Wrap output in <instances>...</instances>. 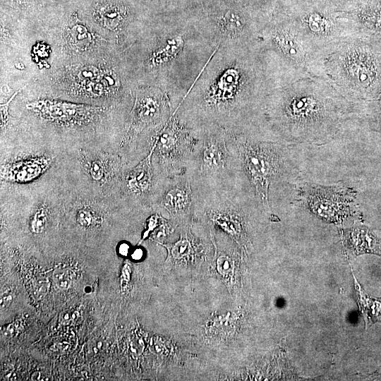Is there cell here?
I'll list each match as a JSON object with an SVG mask.
<instances>
[{"label": "cell", "instance_id": "6da1fadb", "mask_svg": "<svg viewBox=\"0 0 381 381\" xmlns=\"http://www.w3.org/2000/svg\"><path fill=\"white\" fill-rule=\"evenodd\" d=\"M289 81L258 42L219 47L174 112L194 128L217 126L231 134L248 133L269 94Z\"/></svg>", "mask_w": 381, "mask_h": 381}, {"label": "cell", "instance_id": "7a4b0ae2", "mask_svg": "<svg viewBox=\"0 0 381 381\" xmlns=\"http://www.w3.org/2000/svg\"><path fill=\"white\" fill-rule=\"evenodd\" d=\"M359 104L347 99L325 79L307 75L272 90L250 135L274 142L327 140L340 131Z\"/></svg>", "mask_w": 381, "mask_h": 381}, {"label": "cell", "instance_id": "3957f363", "mask_svg": "<svg viewBox=\"0 0 381 381\" xmlns=\"http://www.w3.org/2000/svg\"><path fill=\"white\" fill-rule=\"evenodd\" d=\"M150 37L138 67L150 85L169 93L176 109L217 48L202 35L194 17L172 16Z\"/></svg>", "mask_w": 381, "mask_h": 381}, {"label": "cell", "instance_id": "277c9868", "mask_svg": "<svg viewBox=\"0 0 381 381\" xmlns=\"http://www.w3.org/2000/svg\"><path fill=\"white\" fill-rule=\"evenodd\" d=\"M312 75L356 103L381 100V35L357 28L320 52Z\"/></svg>", "mask_w": 381, "mask_h": 381}, {"label": "cell", "instance_id": "5b68a950", "mask_svg": "<svg viewBox=\"0 0 381 381\" xmlns=\"http://www.w3.org/2000/svg\"><path fill=\"white\" fill-rule=\"evenodd\" d=\"M187 174L196 191L222 190L244 179L232 134L217 126L197 129Z\"/></svg>", "mask_w": 381, "mask_h": 381}, {"label": "cell", "instance_id": "8992f818", "mask_svg": "<svg viewBox=\"0 0 381 381\" xmlns=\"http://www.w3.org/2000/svg\"><path fill=\"white\" fill-rule=\"evenodd\" d=\"M258 42L293 80L312 75L321 51L291 18H272L262 26Z\"/></svg>", "mask_w": 381, "mask_h": 381}, {"label": "cell", "instance_id": "52a82bcc", "mask_svg": "<svg viewBox=\"0 0 381 381\" xmlns=\"http://www.w3.org/2000/svg\"><path fill=\"white\" fill-rule=\"evenodd\" d=\"M197 129L173 112L167 122L147 133L144 147L157 176L172 177L186 172Z\"/></svg>", "mask_w": 381, "mask_h": 381}, {"label": "cell", "instance_id": "ba28073f", "mask_svg": "<svg viewBox=\"0 0 381 381\" xmlns=\"http://www.w3.org/2000/svg\"><path fill=\"white\" fill-rule=\"evenodd\" d=\"M194 18L200 32L214 48L253 44L263 26L249 11L228 0L205 8Z\"/></svg>", "mask_w": 381, "mask_h": 381}, {"label": "cell", "instance_id": "9c48e42d", "mask_svg": "<svg viewBox=\"0 0 381 381\" xmlns=\"http://www.w3.org/2000/svg\"><path fill=\"white\" fill-rule=\"evenodd\" d=\"M238 149L241 171L264 210H269L270 187L283 173L284 157L277 142L246 133L232 134Z\"/></svg>", "mask_w": 381, "mask_h": 381}, {"label": "cell", "instance_id": "30bf717a", "mask_svg": "<svg viewBox=\"0 0 381 381\" xmlns=\"http://www.w3.org/2000/svg\"><path fill=\"white\" fill-rule=\"evenodd\" d=\"M174 111L167 91L155 85H137L123 143L136 150L143 137L167 122Z\"/></svg>", "mask_w": 381, "mask_h": 381}, {"label": "cell", "instance_id": "8fae6325", "mask_svg": "<svg viewBox=\"0 0 381 381\" xmlns=\"http://www.w3.org/2000/svg\"><path fill=\"white\" fill-rule=\"evenodd\" d=\"M300 195L305 207L326 222L341 224L355 214L356 193L349 188L306 184Z\"/></svg>", "mask_w": 381, "mask_h": 381}, {"label": "cell", "instance_id": "7c38bea8", "mask_svg": "<svg viewBox=\"0 0 381 381\" xmlns=\"http://www.w3.org/2000/svg\"><path fill=\"white\" fill-rule=\"evenodd\" d=\"M162 178L157 176L147 155L121 176L123 194L145 208L155 207Z\"/></svg>", "mask_w": 381, "mask_h": 381}, {"label": "cell", "instance_id": "4fadbf2b", "mask_svg": "<svg viewBox=\"0 0 381 381\" xmlns=\"http://www.w3.org/2000/svg\"><path fill=\"white\" fill-rule=\"evenodd\" d=\"M195 190L186 172L172 177L162 178L155 209L164 210L177 223L193 219Z\"/></svg>", "mask_w": 381, "mask_h": 381}, {"label": "cell", "instance_id": "5bb4252c", "mask_svg": "<svg viewBox=\"0 0 381 381\" xmlns=\"http://www.w3.org/2000/svg\"><path fill=\"white\" fill-rule=\"evenodd\" d=\"M293 20L304 35L321 50L358 28L349 19L338 20L318 11H308Z\"/></svg>", "mask_w": 381, "mask_h": 381}, {"label": "cell", "instance_id": "9a60e30c", "mask_svg": "<svg viewBox=\"0 0 381 381\" xmlns=\"http://www.w3.org/2000/svg\"><path fill=\"white\" fill-rule=\"evenodd\" d=\"M27 107L48 121L64 123L87 122L100 110L98 107L50 100L30 102Z\"/></svg>", "mask_w": 381, "mask_h": 381}, {"label": "cell", "instance_id": "2e32d148", "mask_svg": "<svg viewBox=\"0 0 381 381\" xmlns=\"http://www.w3.org/2000/svg\"><path fill=\"white\" fill-rule=\"evenodd\" d=\"M79 159L87 176L100 186L116 179L123 167L121 157L101 152L80 150Z\"/></svg>", "mask_w": 381, "mask_h": 381}, {"label": "cell", "instance_id": "e0dca14e", "mask_svg": "<svg viewBox=\"0 0 381 381\" xmlns=\"http://www.w3.org/2000/svg\"><path fill=\"white\" fill-rule=\"evenodd\" d=\"M341 241L345 251L353 257L363 254L381 256V238L365 226L342 229Z\"/></svg>", "mask_w": 381, "mask_h": 381}, {"label": "cell", "instance_id": "ac0fdd59", "mask_svg": "<svg viewBox=\"0 0 381 381\" xmlns=\"http://www.w3.org/2000/svg\"><path fill=\"white\" fill-rule=\"evenodd\" d=\"M52 159L46 156H37L15 161L4 165L1 176L12 183H27L42 175L51 165Z\"/></svg>", "mask_w": 381, "mask_h": 381}, {"label": "cell", "instance_id": "d6986e66", "mask_svg": "<svg viewBox=\"0 0 381 381\" xmlns=\"http://www.w3.org/2000/svg\"><path fill=\"white\" fill-rule=\"evenodd\" d=\"M350 20L359 29L381 35V0H368Z\"/></svg>", "mask_w": 381, "mask_h": 381}, {"label": "cell", "instance_id": "ffe728a7", "mask_svg": "<svg viewBox=\"0 0 381 381\" xmlns=\"http://www.w3.org/2000/svg\"><path fill=\"white\" fill-rule=\"evenodd\" d=\"M351 272L354 280L357 303L364 318L365 327L367 328L368 324L373 325L381 322V297L374 298L368 295L356 279L353 272Z\"/></svg>", "mask_w": 381, "mask_h": 381}, {"label": "cell", "instance_id": "44dd1931", "mask_svg": "<svg viewBox=\"0 0 381 381\" xmlns=\"http://www.w3.org/2000/svg\"><path fill=\"white\" fill-rule=\"evenodd\" d=\"M104 26L111 30H116L123 27L126 22V11L116 6L103 9L100 14Z\"/></svg>", "mask_w": 381, "mask_h": 381}, {"label": "cell", "instance_id": "7402d4cb", "mask_svg": "<svg viewBox=\"0 0 381 381\" xmlns=\"http://www.w3.org/2000/svg\"><path fill=\"white\" fill-rule=\"evenodd\" d=\"M68 37L71 44L78 49L88 47L95 40L94 34L80 24H75L70 28Z\"/></svg>", "mask_w": 381, "mask_h": 381}, {"label": "cell", "instance_id": "603a6c76", "mask_svg": "<svg viewBox=\"0 0 381 381\" xmlns=\"http://www.w3.org/2000/svg\"><path fill=\"white\" fill-rule=\"evenodd\" d=\"M76 221L84 228L95 226L101 222V216L92 207L85 205L77 210Z\"/></svg>", "mask_w": 381, "mask_h": 381}, {"label": "cell", "instance_id": "cb8c5ba5", "mask_svg": "<svg viewBox=\"0 0 381 381\" xmlns=\"http://www.w3.org/2000/svg\"><path fill=\"white\" fill-rule=\"evenodd\" d=\"M48 207L40 205L32 214L30 222V229L35 234H41L44 231L48 224Z\"/></svg>", "mask_w": 381, "mask_h": 381}, {"label": "cell", "instance_id": "d4e9b609", "mask_svg": "<svg viewBox=\"0 0 381 381\" xmlns=\"http://www.w3.org/2000/svg\"><path fill=\"white\" fill-rule=\"evenodd\" d=\"M52 279L57 289L66 290L71 286L73 276L69 270L66 268H59L54 272Z\"/></svg>", "mask_w": 381, "mask_h": 381}, {"label": "cell", "instance_id": "484cf974", "mask_svg": "<svg viewBox=\"0 0 381 381\" xmlns=\"http://www.w3.org/2000/svg\"><path fill=\"white\" fill-rule=\"evenodd\" d=\"M23 89L20 88L9 98V99L4 103L1 104V127L3 128L7 123L8 119V107L11 103V102L15 98V97L17 95V94L21 91Z\"/></svg>", "mask_w": 381, "mask_h": 381}, {"label": "cell", "instance_id": "4316f807", "mask_svg": "<svg viewBox=\"0 0 381 381\" xmlns=\"http://www.w3.org/2000/svg\"><path fill=\"white\" fill-rule=\"evenodd\" d=\"M15 298V292L11 289L8 288L1 292L0 298L1 309H5L8 308L12 303Z\"/></svg>", "mask_w": 381, "mask_h": 381}, {"label": "cell", "instance_id": "83f0119b", "mask_svg": "<svg viewBox=\"0 0 381 381\" xmlns=\"http://www.w3.org/2000/svg\"><path fill=\"white\" fill-rule=\"evenodd\" d=\"M377 107L375 108L374 113L371 114L370 121L376 130L381 133V100L373 101Z\"/></svg>", "mask_w": 381, "mask_h": 381}, {"label": "cell", "instance_id": "f1b7e54d", "mask_svg": "<svg viewBox=\"0 0 381 381\" xmlns=\"http://www.w3.org/2000/svg\"><path fill=\"white\" fill-rule=\"evenodd\" d=\"M130 251V247L128 244L126 243H122L119 247V253L123 256H126L128 254Z\"/></svg>", "mask_w": 381, "mask_h": 381}, {"label": "cell", "instance_id": "f546056e", "mask_svg": "<svg viewBox=\"0 0 381 381\" xmlns=\"http://www.w3.org/2000/svg\"><path fill=\"white\" fill-rule=\"evenodd\" d=\"M143 255V251L140 248H136L133 250L131 257L133 259L138 260H140Z\"/></svg>", "mask_w": 381, "mask_h": 381}, {"label": "cell", "instance_id": "4dcf8cb0", "mask_svg": "<svg viewBox=\"0 0 381 381\" xmlns=\"http://www.w3.org/2000/svg\"><path fill=\"white\" fill-rule=\"evenodd\" d=\"M263 1H267V0H263Z\"/></svg>", "mask_w": 381, "mask_h": 381}]
</instances>
